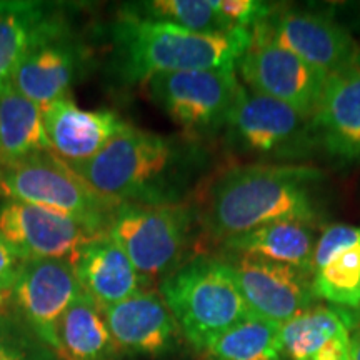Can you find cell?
Here are the masks:
<instances>
[{
  "label": "cell",
  "instance_id": "cell-31",
  "mask_svg": "<svg viewBox=\"0 0 360 360\" xmlns=\"http://www.w3.org/2000/svg\"><path fill=\"white\" fill-rule=\"evenodd\" d=\"M350 315H352V319H354L355 326H357V323L360 322V307H359L357 310H350Z\"/></svg>",
  "mask_w": 360,
  "mask_h": 360
},
{
  "label": "cell",
  "instance_id": "cell-23",
  "mask_svg": "<svg viewBox=\"0 0 360 360\" xmlns=\"http://www.w3.org/2000/svg\"><path fill=\"white\" fill-rule=\"evenodd\" d=\"M57 354L62 360H105L117 354L105 309L87 292L75 297L58 323Z\"/></svg>",
  "mask_w": 360,
  "mask_h": 360
},
{
  "label": "cell",
  "instance_id": "cell-8",
  "mask_svg": "<svg viewBox=\"0 0 360 360\" xmlns=\"http://www.w3.org/2000/svg\"><path fill=\"white\" fill-rule=\"evenodd\" d=\"M143 84L152 102L184 132L195 137L225 127L242 87L236 69L174 72Z\"/></svg>",
  "mask_w": 360,
  "mask_h": 360
},
{
  "label": "cell",
  "instance_id": "cell-27",
  "mask_svg": "<svg viewBox=\"0 0 360 360\" xmlns=\"http://www.w3.org/2000/svg\"><path fill=\"white\" fill-rule=\"evenodd\" d=\"M214 7L232 29L244 30H254L276 8L264 0H214Z\"/></svg>",
  "mask_w": 360,
  "mask_h": 360
},
{
  "label": "cell",
  "instance_id": "cell-20",
  "mask_svg": "<svg viewBox=\"0 0 360 360\" xmlns=\"http://www.w3.org/2000/svg\"><path fill=\"white\" fill-rule=\"evenodd\" d=\"M74 269L82 290L102 307L122 302L137 292L147 290L148 285L127 254L107 233L94 237L80 249Z\"/></svg>",
  "mask_w": 360,
  "mask_h": 360
},
{
  "label": "cell",
  "instance_id": "cell-25",
  "mask_svg": "<svg viewBox=\"0 0 360 360\" xmlns=\"http://www.w3.org/2000/svg\"><path fill=\"white\" fill-rule=\"evenodd\" d=\"M205 352L212 360H282L285 355L281 326L254 315L225 330Z\"/></svg>",
  "mask_w": 360,
  "mask_h": 360
},
{
  "label": "cell",
  "instance_id": "cell-28",
  "mask_svg": "<svg viewBox=\"0 0 360 360\" xmlns=\"http://www.w3.org/2000/svg\"><path fill=\"white\" fill-rule=\"evenodd\" d=\"M25 260L0 236V295L12 290Z\"/></svg>",
  "mask_w": 360,
  "mask_h": 360
},
{
  "label": "cell",
  "instance_id": "cell-3",
  "mask_svg": "<svg viewBox=\"0 0 360 360\" xmlns=\"http://www.w3.org/2000/svg\"><path fill=\"white\" fill-rule=\"evenodd\" d=\"M110 35L117 75L142 84L174 72L236 69L252 40V30L199 34L127 15L115 20Z\"/></svg>",
  "mask_w": 360,
  "mask_h": 360
},
{
  "label": "cell",
  "instance_id": "cell-29",
  "mask_svg": "<svg viewBox=\"0 0 360 360\" xmlns=\"http://www.w3.org/2000/svg\"><path fill=\"white\" fill-rule=\"evenodd\" d=\"M0 360H25V357L19 349L0 339Z\"/></svg>",
  "mask_w": 360,
  "mask_h": 360
},
{
  "label": "cell",
  "instance_id": "cell-18",
  "mask_svg": "<svg viewBox=\"0 0 360 360\" xmlns=\"http://www.w3.org/2000/svg\"><path fill=\"white\" fill-rule=\"evenodd\" d=\"M103 309L117 350L159 357L172 349L179 326L157 292H137Z\"/></svg>",
  "mask_w": 360,
  "mask_h": 360
},
{
  "label": "cell",
  "instance_id": "cell-1",
  "mask_svg": "<svg viewBox=\"0 0 360 360\" xmlns=\"http://www.w3.org/2000/svg\"><path fill=\"white\" fill-rule=\"evenodd\" d=\"M319 169L302 164H247L207 184L195 217L215 244L276 222L315 224L322 215Z\"/></svg>",
  "mask_w": 360,
  "mask_h": 360
},
{
  "label": "cell",
  "instance_id": "cell-11",
  "mask_svg": "<svg viewBox=\"0 0 360 360\" xmlns=\"http://www.w3.org/2000/svg\"><path fill=\"white\" fill-rule=\"evenodd\" d=\"M0 236L24 260L53 259L70 264L89 240L98 237L64 214L15 199L0 204Z\"/></svg>",
  "mask_w": 360,
  "mask_h": 360
},
{
  "label": "cell",
  "instance_id": "cell-5",
  "mask_svg": "<svg viewBox=\"0 0 360 360\" xmlns=\"http://www.w3.org/2000/svg\"><path fill=\"white\" fill-rule=\"evenodd\" d=\"M224 130L232 150L254 164H290L321 148L312 119L244 84Z\"/></svg>",
  "mask_w": 360,
  "mask_h": 360
},
{
  "label": "cell",
  "instance_id": "cell-33",
  "mask_svg": "<svg viewBox=\"0 0 360 360\" xmlns=\"http://www.w3.org/2000/svg\"><path fill=\"white\" fill-rule=\"evenodd\" d=\"M0 174H2V170H0Z\"/></svg>",
  "mask_w": 360,
  "mask_h": 360
},
{
  "label": "cell",
  "instance_id": "cell-32",
  "mask_svg": "<svg viewBox=\"0 0 360 360\" xmlns=\"http://www.w3.org/2000/svg\"><path fill=\"white\" fill-rule=\"evenodd\" d=\"M105 360H135V359L125 357V355H112V357H109V359H105Z\"/></svg>",
  "mask_w": 360,
  "mask_h": 360
},
{
  "label": "cell",
  "instance_id": "cell-14",
  "mask_svg": "<svg viewBox=\"0 0 360 360\" xmlns=\"http://www.w3.org/2000/svg\"><path fill=\"white\" fill-rule=\"evenodd\" d=\"M12 290L35 334L57 352L58 323L82 292L74 264L53 259L25 260Z\"/></svg>",
  "mask_w": 360,
  "mask_h": 360
},
{
  "label": "cell",
  "instance_id": "cell-22",
  "mask_svg": "<svg viewBox=\"0 0 360 360\" xmlns=\"http://www.w3.org/2000/svg\"><path fill=\"white\" fill-rule=\"evenodd\" d=\"M52 152L42 109L8 82L0 87V170Z\"/></svg>",
  "mask_w": 360,
  "mask_h": 360
},
{
  "label": "cell",
  "instance_id": "cell-15",
  "mask_svg": "<svg viewBox=\"0 0 360 360\" xmlns=\"http://www.w3.org/2000/svg\"><path fill=\"white\" fill-rule=\"evenodd\" d=\"M312 122L322 150L342 162L360 160V52L328 75Z\"/></svg>",
  "mask_w": 360,
  "mask_h": 360
},
{
  "label": "cell",
  "instance_id": "cell-10",
  "mask_svg": "<svg viewBox=\"0 0 360 360\" xmlns=\"http://www.w3.org/2000/svg\"><path fill=\"white\" fill-rule=\"evenodd\" d=\"M220 257L231 267L254 317L282 326L315 305L312 278L302 270L245 255L220 254Z\"/></svg>",
  "mask_w": 360,
  "mask_h": 360
},
{
  "label": "cell",
  "instance_id": "cell-6",
  "mask_svg": "<svg viewBox=\"0 0 360 360\" xmlns=\"http://www.w3.org/2000/svg\"><path fill=\"white\" fill-rule=\"evenodd\" d=\"M0 192L6 199L34 204L77 220L96 236H103L122 202L102 195L64 160L45 152L0 174Z\"/></svg>",
  "mask_w": 360,
  "mask_h": 360
},
{
  "label": "cell",
  "instance_id": "cell-9",
  "mask_svg": "<svg viewBox=\"0 0 360 360\" xmlns=\"http://www.w3.org/2000/svg\"><path fill=\"white\" fill-rule=\"evenodd\" d=\"M242 84L312 119L321 102L327 75L305 64L255 27L252 40L236 65Z\"/></svg>",
  "mask_w": 360,
  "mask_h": 360
},
{
  "label": "cell",
  "instance_id": "cell-2",
  "mask_svg": "<svg viewBox=\"0 0 360 360\" xmlns=\"http://www.w3.org/2000/svg\"><path fill=\"white\" fill-rule=\"evenodd\" d=\"M199 148L129 125L92 159L65 164L102 195L122 204H184Z\"/></svg>",
  "mask_w": 360,
  "mask_h": 360
},
{
  "label": "cell",
  "instance_id": "cell-17",
  "mask_svg": "<svg viewBox=\"0 0 360 360\" xmlns=\"http://www.w3.org/2000/svg\"><path fill=\"white\" fill-rule=\"evenodd\" d=\"M42 115L53 155L67 164L92 159L129 127L114 110L82 109L70 96L44 107Z\"/></svg>",
  "mask_w": 360,
  "mask_h": 360
},
{
  "label": "cell",
  "instance_id": "cell-4",
  "mask_svg": "<svg viewBox=\"0 0 360 360\" xmlns=\"http://www.w3.org/2000/svg\"><path fill=\"white\" fill-rule=\"evenodd\" d=\"M160 297L197 350H205L225 330L250 317L232 270L220 255L188 257L162 278Z\"/></svg>",
  "mask_w": 360,
  "mask_h": 360
},
{
  "label": "cell",
  "instance_id": "cell-26",
  "mask_svg": "<svg viewBox=\"0 0 360 360\" xmlns=\"http://www.w3.org/2000/svg\"><path fill=\"white\" fill-rule=\"evenodd\" d=\"M120 15L162 22L199 34H219L233 30L215 11L214 0H150L134 2L120 8Z\"/></svg>",
  "mask_w": 360,
  "mask_h": 360
},
{
  "label": "cell",
  "instance_id": "cell-13",
  "mask_svg": "<svg viewBox=\"0 0 360 360\" xmlns=\"http://www.w3.org/2000/svg\"><path fill=\"white\" fill-rule=\"evenodd\" d=\"M82 60V47L67 30L65 22L57 17L27 51L11 84L44 109L58 98L70 96Z\"/></svg>",
  "mask_w": 360,
  "mask_h": 360
},
{
  "label": "cell",
  "instance_id": "cell-12",
  "mask_svg": "<svg viewBox=\"0 0 360 360\" xmlns=\"http://www.w3.org/2000/svg\"><path fill=\"white\" fill-rule=\"evenodd\" d=\"M257 29L327 77L360 52L349 30L322 13L276 7Z\"/></svg>",
  "mask_w": 360,
  "mask_h": 360
},
{
  "label": "cell",
  "instance_id": "cell-21",
  "mask_svg": "<svg viewBox=\"0 0 360 360\" xmlns=\"http://www.w3.org/2000/svg\"><path fill=\"white\" fill-rule=\"evenodd\" d=\"M317 233L312 224L276 222L232 237L220 244V254L245 255L269 262H277L312 272V259Z\"/></svg>",
  "mask_w": 360,
  "mask_h": 360
},
{
  "label": "cell",
  "instance_id": "cell-24",
  "mask_svg": "<svg viewBox=\"0 0 360 360\" xmlns=\"http://www.w3.org/2000/svg\"><path fill=\"white\" fill-rule=\"evenodd\" d=\"M56 19L39 2L0 0V87L11 82L27 51Z\"/></svg>",
  "mask_w": 360,
  "mask_h": 360
},
{
  "label": "cell",
  "instance_id": "cell-30",
  "mask_svg": "<svg viewBox=\"0 0 360 360\" xmlns=\"http://www.w3.org/2000/svg\"><path fill=\"white\" fill-rule=\"evenodd\" d=\"M350 360H360V322L350 330Z\"/></svg>",
  "mask_w": 360,
  "mask_h": 360
},
{
  "label": "cell",
  "instance_id": "cell-19",
  "mask_svg": "<svg viewBox=\"0 0 360 360\" xmlns=\"http://www.w3.org/2000/svg\"><path fill=\"white\" fill-rule=\"evenodd\" d=\"M350 310L317 305L281 326L283 354L290 360H350Z\"/></svg>",
  "mask_w": 360,
  "mask_h": 360
},
{
  "label": "cell",
  "instance_id": "cell-7",
  "mask_svg": "<svg viewBox=\"0 0 360 360\" xmlns=\"http://www.w3.org/2000/svg\"><path fill=\"white\" fill-rule=\"evenodd\" d=\"M195 210L191 205L120 204L109 236L122 249L148 285L186 262Z\"/></svg>",
  "mask_w": 360,
  "mask_h": 360
},
{
  "label": "cell",
  "instance_id": "cell-16",
  "mask_svg": "<svg viewBox=\"0 0 360 360\" xmlns=\"http://www.w3.org/2000/svg\"><path fill=\"white\" fill-rule=\"evenodd\" d=\"M312 289L335 307H360V227L328 224L319 233L312 259Z\"/></svg>",
  "mask_w": 360,
  "mask_h": 360
}]
</instances>
